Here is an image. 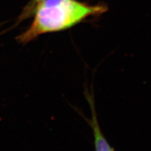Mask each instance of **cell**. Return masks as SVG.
<instances>
[{
    "mask_svg": "<svg viewBox=\"0 0 151 151\" xmlns=\"http://www.w3.org/2000/svg\"><path fill=\"white\" fill-rule=\"evenodd\" d=\"M102 11L101 6H88L76 0H43L37 8L32 25L17 40L26 44L42 34L68 29Z\"/></svg>",
    "mask_w": 151,
    "mask_h": 151,
    "instance_id": "6da1fadb",
    "label": "cell"
},
{
    "mask_svg": "<svg viewBox=\"0 0 151 151\" xmlns=\"http://www.w3.org/2000/svg\"><path fill=\"white\" fill-rule=\"evenodd\" d=\"M84 93L85 98L86 99L89 108H90L91 119H89L88 118L84 117L81 113H79V114L84 118L85 121L88 123V125L92 129L95 151H115L114 149L109 144L105 135L103 134L100 124H99L93 87L91 86V91H89L88 89L87 85H85Z\"/></svg>",
    "mask_w": 151,
    "mask_h": 151,
    "instance_id": "7a4b0ae2",
    "label": "cell"
}]
</instances>
